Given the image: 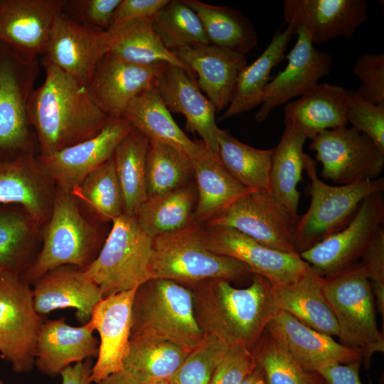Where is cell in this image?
<instances>
[{"mask_svg":"<svg viewBox=\"0 0 384 384\" xmlns=\"http://www.w3.org/2000/svg\"><path fill=\"white\" fill-rule=\"evenodd\" d=\"M353 73L361 82L356 91L368 101L384 105V53L361 55Z\"/></svg>","mask_w":384,"mask_h":384,"instance_id":"obj_47","label":"cell"},{"mask_svg":"<svg viewBox=\"0 0 384 384\" xmlns=\"http://www.w3.org/2000/svg\"><path fill=\"white\" fill-rule=\"evenodd\" d=\"M50 213L43 233L42 247L21 277L30 285L60 266L85 270L96 257L97 233L81 214L73 193L58 191Z\"/></svg>","mask_w":384,"mask_h":384,"instance_id":"obj_7","label":"cell"},{"mask_svg":"<svg viewBox=\"0 0 384 384\" xmlns=\"http://www.w3.org/2000/svg\"><path fill=\"white\" fill-rule=\"evenodd\" d=\"M91 322L72 326L64 317L43 321L35 347V366L44 375L55 377L65 368L97 356L99 341Z\"/></svg>","mask_w":384,"mask_h":384,"instance_id":"obj_26","label":"cell"},{"mask_svg":"<svg viewBox=\"0 0 384 384\" xmlns=\"http://www.w3.org/2000/svg\"><path fill=\"white\" fill-rule=\"evenodd\" d=\"M196 179L197 203L193 222L202 225L218 215L250 189L234 178L217 154L208 149L191 159Z\"/></svg>","mask_w":384,"mask_h":384,"instance_id":"obj_31","label":"cell"},{"mask_svg":"<svg viewBox=\"0 0 384 384\" xmlns=\"http://www.w3.org/2000/svg\"><path fill=\"white\" fill-rule=\"evenodd\" d=\"M323 291L338 324V342L359 350L362 363L369 368L373 356L384 351L370 281L356 262L324 277Z\"/></svg>","mask_w":384,"mask_h":384,"instance_id":"obj_4","label":"cell"},{"mask_svg":"<svg viewBox=\"0 0 384 384\" xmlns=\"http://www.w3.org/2000/svg\"><path fill=\"white\" fill-rule=\"evenodd\" d=\"M295 30L287 26L273 35L269 45L250 65L240 73L232 100L220 120H224L246 112L262 103L272 70L284 58L285 51Z\"/></svg>","mask_w":384,"mask_h":384,"instance_id":"obj_33","label":"cell"},{"mask_svg":"<svg viewBox=\"0 0 384 384\" xmlns=\"http://www.w3.org/2000/svg\"><path fill=\"white\" fill-rule=\"evenodd\" d=\"M228 349L219 340L208 336L203 344L188 354L168 380L169 384H209Z\"/></svg>","mask_w":384,"mask_h":384,"instance_id":"obj_45","label":"cell"},{"mask_svg":"<svg viewBox=\"0 0 384 384\" xmlns=\"http://www.w3.org/2000/svg\"><path fill=\"white\" fill-rule=\"evenodd\" d=\"M198 233L209 250L240 261L253 274L265 277L274 284L294 282L310 267L299 255L269 248L230 227L199 225Z\"/></svg>","mask_w":384,"mask_h":384,"instance_id":"obj_14","label":"cell"},{"mask_svg":"<svg viewBox=\"0 0 384 384\" xmlns=\"http://www.w3.org/2000/svg\"><path fill=\"white\" fill-rule=\"evenodd\" d=\"M137 289L104 297L92 311L90 321L100 335L97 358L90 375L92 383L122 371L129 346L132 309Z\"/></svg>","mask_w":384,"mask_h":384,"instance_id":"obj_22","label":"cell"},{"mask_svg":"<svg viewBox=\"0 0 384 384\" xmlns=\"http://www.w3.org/2000/svg\"><path fill=\"white\" fill-rule=\"evenodd\" d=\"M196 203V185L189 182L169 192L147 198L135 218L141 228L154 239L191 225Z\"/></svg>","mask_w":384,"mask_h":384,"instance_id":"obj_34","label":"cell"},{"mask_svg":"<svg viewBox=\"0 0 384 384\" xmlns=\"http://www.w3.org/2000/svg\"><path fill=\"white\" fill-rule=\"evenodd\" d=\"M155 90L169 110L181 114L188 130L196 132L205 146L218 154L216 111L203 94L194 74L184 68L168 65Z\"/></svg>","mask_w":384,"mask_h":384,"instance_id":"obj_23","label":"cell"},{"mask_svg":"<svg viewBox=\"0 0 384 384\" xmlns=\"http://www.w3.org/2000/svg\"><path fill=\"white\" fill-rule=\"evenodd\" d=\"M134 129L126 119L110 118L94 137L47 156L38 164L58 191L73 193L93 170L112 158L120 142Z\"/></svg>","mask_w":384,"mask_h":384,"instance_id":"obj_13","label":"cell"},{"mask_svg":"<svg viewBox=\"0 0 384 384\" xmlns=\"http://www.w3.org/2000/svg\"><path fill=\"white\" fill-rule=\"evenodd\" d=\"M168 65H139L107 52L97 63L87 87L95 103L109 118H121L135 97L156 88Z\"/></svg>","mask_w":384,"mask_h":384,"instance_id":"obj_16","label":"cell"},{"mask_svg":"<svg viewBox=\"0 0 384 384\" xmlns=\"http://www.w3.org/2000/svg\"><path fill=\"white\" fill-rule=\"evenodd\" d=\"M151 337L172 342L188 352L207 336L194 314L191 290L166 279H149L137 289L132 309L130 338Z\"/></svg>","mask_w":384,"mask_h":384,"instance_id":"obj_3","label":"cell"},{"mask_svg":"<svg viewBox=\"0 0 384 384\" xmlns=\"http://www.w3.org/2000/svg\"><path fill=\"white\" fill-rule=\"evenodd\" d=\"M198 230L199 224L193 222L179 231L153 239L150 279L193 285L208 279L232 282L252 275L240 261L209 250L200 238Z\"/></svg>","mask_w":384,"mask_h":384,"instance_id":"obj_5","label":"cell"},{"mask_svg":"<svg viewBox=\"0 0 384 384\" xmlns=\"http://www.w3.org/2000/svg\"><path fill=\"white\" fill-rule=\"evenodd\" d=\"M94 384H141L123 371L111 374Z\"/></svg>","mask_w":384,"mask_h":384,"instance_id":"obj_54","label":"cell"},{"mask_svg":"<svg viewBox=\"0 0 384 384\" xmlns=\"http://www.w3.org/2000/svg\"><path fill=\"white\" fill-rule=\"evenodd\" d=\"M306 140L285 124L280 140L273 149L269 175L268 191L294 223L299 217L297 185L304 170L303 147Z\"/></svg>","mask_w":384,"mask_h":384,"instance_id":"obj_32","label":"cell"},{"mask_svg":"<svg viewBox=\"0 0 384 384\" xmlns=\"http://www.w3.org/2000/svg\"><path fill=\"white\" fill-rule=\"evenodd\" d=\"M304 169L310 180L311 202L294 225V245L299 255L343 229L368 196L383 192L384 178L331 186L317 174L316 161L305 153Z\"/></svg>","mask_w":384,"mask_h":384,"instance_id":"obj_6","label":"cell"},{"mask_svg":"<svg viewBox=\"0 0 384 384\" xmlns=\"http://www.w3.org/2000/svg\"><path fill=\"white\" fill-rule=\"evenodd\" d=\"M202 225L230 227L269 248L299 255L294 245L295 223L267 190L249 191Z\"/></svg>","mask_w":384,"mask_h":384,"instance_id":"obj_12","label":"cell"},{"mask_svg":"<svg viewBox=\"0 0 384 384\" xmlns=\"http://www.w3.org/2000/svg\"><path fill=\"white\" fill-rule=\"evenodd\" d=\"M122 0H67L63 13L87 26L107 31Z\"/></svg>","mask_w":384,"mask_h":384,"instance_id":"obj_49","label":"cell"},{"mask_svg":"<svg viewBox=\"0 0 384 384\" xmlns=\"http://www.w3.org/2000/svg\"><path fill=\"white\" fill-rule=\"evenodd\" d=\"M370 281L376 309L384 318V228L381 225L358 262Z\"/></svg>","mask_w":384,"mask_h":384,"instance_id":"obj_48","label":"cell"},{"mask_svg":"<svg viewBox=\"0 0 384 384\" xmlns=\"http://www.w3.org/2000/svg\"><path fill=\"white\" fill-rule=\"evenodd\" d=\"M348 98L343 87L318 84L284 108L285 124L307 139L320 132L347 126Z\"/></svg>","mask_w":384,"mask_h":384,"instance_id":"obj_27","label":"cell"},{"mask_svg":"<svg viewBox=\"0 0 384 384\" xmlns=\"http://www.w3.org/2000/svg\"><path fill=\"white\" fill-rule=\"evenodd\" d=\"M152 24L170 50L210 44L198 16L183 0H170L153 18Z\"/></svg>","mask_w":384,"mask_h":384,"instance_id":"obj_43","label":"cell"},{"mask_svg":"<svg viewBox=\"0 0 384 384\" xmlns=\"http://www.w3.org/2000/svg\"><path fill=\"white\" fill-rule=\"evenodd\" d=\"M194 74L197 83L216 113L226 109L234 95L238 75L247 65L245 55L210 44L171 50Z\"/></svg>","mask_w":384,"mask_h":384,"instance_id":"obj_24","label":"cell"},{"mask_svg":"<svg viewBox=\"0 0 384 384\" xmlns=\"http://www.w3.org/2000/svg\"><path fill=\"white\" fill-rule=\"evenodd\" d=\"M43 321L34 308L31 285L18 274L0 270V356L14 372L33 370Z\"/></svg>","mask_w":384,"mask_h":384,"instance_id":"obj_10","label":"cell"},{"mask_svg":"<svg viewBox=\"0 0 384 384\" xmlns=\"http://www.w3.org/2000/svg\"><path fill=\"white\" fill-rule=\"evenodd\" d=\"M256 366L252 352L242 347H230L215 368L209 384H242Z\"/></svg>","mask_w":384,"mask_h":384,"instance_id":"obj_50","label":"cell"},{"mask_svg":"<svg viewBox=\"0 0 384 384\" xmlns=\"http://www.w3.org/2000/svg\"><path fill=\"white\" fill-rule=\"evenodd\" d=\"M170 0H122L107 31L114 32L134 22L150 19Z\"/></svg>","mask_w":384,"mask_h":384,"instance_id":"obj_51","label":"cell"},{"mask_svg":"<svg viewBox=\"0 0 384 384\" xmlns=\"http://www.w3.org/2000/svg\"><path fill=\"white\" fill-rule=\"evenodd\" d=\"M191 174V161L186 154L166 144L149 142L146 161L147 198L189 183Z\"/></svg>","mask_w":384,"mask_h":384,"instance_id":"obj_40","label":"cell"},{"mask_svg":"<svg viewBox=\"0 0 384 384\" xmlns=\"http://www.w3.org/2000/svg\"><path fill=\"white\" fill-rule=\"evenodd\" d=\"M252 276L250 285L245 288H235L223 279L191 285L195 316L206 336L228 348L242 347L251 352L279 311L272 283L262 275Z\"/></svg>","mask_w":384,"mask_h":384,"instance_id":"obj_1","label":"cell"},{"mask_svg":"<svg viewBox=\"0 0 384 384\" xmlns=\"http://www.w3.org/2000/svg\"><path fill=\"white\" fill-rule=\"evenodd\" d=\"M112 223L98 255L83 270L99 287L103 298L138 288L150 279L153 239L135 217L122 214Z\"/></svg>","mask_w":384,"mask_h":384,"instance_id":"obj_8","label":"cell"},{"mask_svg":"<svg viewBox=\"0 0 384 384\" xmlns=\"http://www.w3.org/2000/svg\"><path fill=\"white\" fill-rule=\"evenodd\" d=\"M266 330L309 372L317 373L334 364L363 361L359 350L342 345L282 310L267 324Z\"/></svg>","mask_w":384,"mask_h":384,"instance_id":"obj_21","label":"cell"},{"mask_svg":"<svg viewBox=\"0 0 384 384\" xmlns=\"http://www.w3.org/2000/svg\"><path fill=\"white\" fill-rule=\"evenodd\" d=\"M296 33L297 42L287 56L285 68L267 85L262 103L255 114L257 122L265 121L275 107L312 90L319 80L331 72V55L317 50L302 30Z\"/></svg>","mask_w":384,"mask_h":384,"instance_id":"obj_19","label":"cell"},{"mask_svg":"<svg viewBox=\"0 0 384 384\" xmlns=\"http://www.w3.org/2000/svg\"><path fill=\"white\" fill-rule=\"evenodd\" d=\"M45 79L34 89L28 112L41 156L87 140L109 117L92 97L88 87L43 58Z\"/></svg>","mask_w":384,"mask_h":384,"instance_id":"obj_2","label":"cell"},{"mask_svg":"<svg viewBox=\"0 0 384 384\" xmlns=\"http://www.w3.org/2000/svg\"><path fill=\"white\" fill-rule=\"evenodd\" d=\"M189 353L166 340L131 338L122 371L141 384L168 380Z\"/></svg>","mask_w":384,"mask_h":384,"instance_id":"obj_35","label":"cell"},{"mask_svg":"<svg viewBox=\"0 0 384 384\" xmlns=\"http://www.w3.org/2000/svg\"><path fill=\"white\" fill-rule=\"evenodd\" d=\"M149 139L134 128L117 147L113 159L123 197V214L136 217L147 199L146 161Z\"/></svg>","mask_w":384,"mask_h":384,"instance_id":"obj_37","label":"cell"},{"mask_svg":"<svg viewBox=\"0 0 384 384\" xmlns=\"http://www.w3.org/2000/svg\"><path fill=\"white\" fill-rule=\"evenodd\" d=\"M252 353L267 384H324L318 373L304 369L266 329Z\"/></svg>","mask_w":384,"mask_h":384,"instance_id":"obj_42","label":"cell"},{"mask_svg":"<svg viewBox=\"0 0 384 384\" xmlns=\"http://www.w3.org/2000/svg\"><path fill=\"white\" fill-rule=\"evenodd\" d=\"M242 384H267L264 373L257 363L253 370L245 378Z\"/></svg>","mask_w":384,"mask_h":384,"instance_id":"obj_55","label":"cell"},{"mask_svg":"<svg viewBox=\"0 0 384 384\" xmlns=\"http://www.w3.org/2000/svg\"><path fill=\"white\" fill-rule=\"evenodd\" d=\"M348 122L370 137L384 151V105L373 104L356 90H346Z\"/></svg>","mask_w":384,"mask_h":384,"instance_id":"obj_46","label":"cell"},{"mask_svg":"<svg viewBox=\"0 0 384 384\" xmlns=\"http://www.w3.org/2000/svg\"><path fill=\"white\" fill-rule=\"evenodd\" d=\"M0 384H5V383L3 382V380H1L0 379Z\"/></svg>","mask_w":384,"mask_h":384,"instance_id":"obj_57","label":"cell"},{"mask_svg":"<svg viewBox=\"0 0 384 384\" xmlns=\"http://www.w3.org/2000/svg\"><path fill=\"white\" fill-rule=\"evenodd\" d=\"M128 120L149 142L170 145L193 159L207 149L202 141L188 137L173 119L155 89L145 90L135 97L124 110Z\"/></svg>","mask_w":384,"mask_h":384,"instance_id":"obj_30","label":"cell"},{"mask_svg":"<svg viewBox=\"0 0 384 384\" xmlns=\"http://www.w3.org/2000/svg\"><path fill=\"white\" fill-rule=\"evenodd\" d=\"M108 33L109 52L123 60L143 65L165 63L191 72L166 47L152 20L139 21Z\"/></svg>","mask_w":384,"mask_h":384,"instance_id":"obj_38","label":"cell"},{"mask_svg":"<svg viewBox=\"0 0 384 384\" xmlns=\"http://www.w3.org/2000/svg\"><path fill=\"white\" fill-rule=\"evenodd\" d=\"M383 192L367 196L352 220L341 231L299 256L323 277L334 274L358 262L384 221Z\"/></svg>","mask_w":384,"mask_h":384,"instance_id":"obj_15","label":"cell"},{"mask_svg":"<svg viewBox=\"0 0 384 384\" xmlns=\"http://www.w3.org/2000/svg\"><path fill=\"white\" fill-rule=\"evenodd\" d=\"M109 33L82 25L63 11L53 23L43 59L88 85L100 60L109 52Z\"/></svg>","mask_w":384,"mask_h":384,"instance_id":"obj_17","label":"cell"},{"mask_svg":"<svg viewBox=\"0 0 384 384\" xmlns=\"http://www.w3.org/2000/svg\"><path fill=\"white\" fill-rule=\"evenodd\" d=\"M48 182L32 153L0 163V204L21 206L38 223L51 208Z\"/></svg>","mask_w":384,"mask_h":384,"instance_id":"obj_29","label":"cell"},{"mask_svg":"<svg viewBox=\"0 0 384 384\" xmlns=\"http://www.w3.org/2000/svg\"><path fill=\"white\" fill-rule=\"evenodd\" d=\"M198 16L210 45L245 55L257 44L250 20L239 11L199 0H183Z\"/></svg>","mask_w":384,"mask_h":384,"instance_id":"obj_36","label":"cell"},{"mask_svg":"<svg viewBox=\"0 0 384 384\" xmlns=\"http://www.w3.org/2000/svg\"><path fill=\"white\" fill-rule=\"evenodd\" d=\"M93 366L92 358L65 368L60 373L62 384H92L90 375Z\"/></svg>","mask_w":384,"mask_h":384,"instance_id":"obj_53","label":"cell"},{"mask_svg":"<svg viewBox=\"0 0 384 384\" xmlns=\"http://www.w3.org/2000/svg\"><path fill=\"white\" fill-rule=\"evenodd\" d=\"M67 0H0V42L36 59L45 53L56 16Z\"/></svg>","mask_w":384,"mask_h":384,"instance_id":"obj_20","label":"cell"},{"mask_svg":"<svg viewBox=\"0 0 384 384\" xmlns=\"http://www.w3.org/2000/svg\"><path fill=\"white\" fill-rule=\"evenodd\" d=\"M72 193L104 221H112L123 214V197L113 156L90 172Z\"/></svg>","mask_w":384,"mask_h":384,"instance_id":"obj_41","label":"cell"},{"mask_svg":"<svg viewBox=\"0 0 384 384\" xmlns=\"http://www.w3.org/2000/svg\"><path fill=\"white\" fill-rule=\"evenodd\" d=\"M218 156L230 174L245 187L267 190L273 149H259L219 129Z\"/></svg>","mask_w":384,"mask_h":384,"instance_id":"obj_39","label":"cell"},{"mask_svg":"<svg viewBox=\"0 0 384 384\" xmlns=\"http://www.w3.org/2000/svg\"><path fill=\"white\" fill-rule=\"evenodd\" d=\"M309 147L322 166L321 176L338 185L377 179L384 167V151L353 127L324 130Z\"/></svg>","mask_w":384,"mask_h":384,"instance_id":"obj_11","label":"cell"},{"mask_svg":"<svg viewBox=\"0 0 384 384\" xmlns=\"http://www.w3.org/2000/svg\"><path fill=\"white\" fill-rule=\"evenodd\" d=\"M324 277L314 267L297 281L287 284H274L272 292L279 310L286 311L310 328L338 336L334 314L323 291Z\"/></svg>","mask_w":384,"mask_h":384,"instance_id":"obj_28","label":"cell"},{"mask_svg":"<svg viewBox=\"0 0 384 384\" xmlns=\"http://www.w3.org/2000/svg\"><path fill=\"white\" fill-rule=\"evenodd\" d=\"M31 221L27 214L0 208V270L21 277L31 265Z\"/></svg>","mask_w":384,"mask_h":384,"instance_id":"obj_44","label":"cell"},{"mask_svg":"<svg viewBox=\"0 0 384 384\" xmlns=\"http://www.w3.org/2000/svg\"><path fill=\"white\" fill-rule=\"evenodd\" d=\"M283 17L296 31L302 30L311 43L351 38L367 18L365 0H284Z\"/></svg>","mask_w":384,"mask_h":384,"instance_id":"obj_18","label":"cell"},{"mask_svg":"<svg viewBox=\"0 0 384 384\" xmlns=\"http://www.w3.org/2000/svg\"><path fill=\"white\" fill-rule=\"evenodd\" d=\"M38 73L36 59L0 42V163L31 153L28 106Z\"/></svg>","mask_w":384,"mask_h":384,"instance_id":"obj_9","label":"cell"},{"mask_svg":"<svg viewBox=\"0 0 384 384\" xmlns=\"http://www.w3.org/2000/svg\"><path fill=\"white\" fill-rule=\"evenodd\" d=\"M362 361L346 364H334L321 368L317 373L324 380V384H362L360 378V367Z\"/></svg>","mask_w":384,"mask_h":384,"instance_id":"obj_52","label":"cell"},{"mask_svg":"<svg viewBox=\"0 0 384 384\" xmlns=\"http://www.w3.org/2000/svg\"><path fill=\"white\" fill-rule=\"evenodd\" d=\"M151 384H169L168 380H160Z\"/></svg>","mask_w":384,"mask_h":384,"instance_id":"obj_56","label":"cell"},{"mask_svg":"<svg viewBox=\"0 0 384 384\" xmlns=\"http://www.w3.org/2000/svg\"><path fill=\"white\" fill-rule=\"evenodd\" d=\"M36 311L46 315L58 309L73 308L76 319L87 323L96 304L103 299L99 287L83 270L64 265L48 271L32 289Z\"/></svg>","mask_w":384,"mask_h":384,"instance_id":"obj_25","label":"cell"}]
</instances>
